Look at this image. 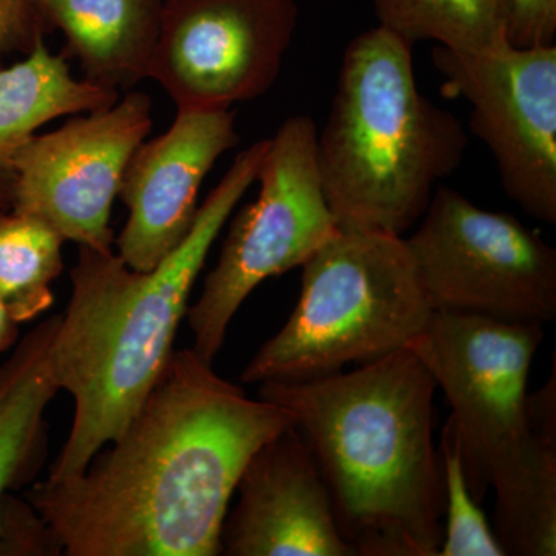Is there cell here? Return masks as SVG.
<instances>
[{
    "label": "cell",
    "instance_id": "3",
    "mask_svg": "<svg viewBox=\"0 0 556 556\" xmlns=\"http://www.w3.org/2000/svg\"><path fill=\"white\" fill-rule=\"evenodd\" d=\"M433 376L409 348L324 378L260 383L287 409L327 481L357 556H438L444 471L433 441Z\"/></svg>",
    "mask_w": 556,
    "mask_h": 556
},
{
    "label": "cell",
    "instance_id": "19",
    "mask_svg": "<svg viewBox=\"0 0 556 556\" xmlns=\"http://www.w3.org/2000/svg\"><path fill=\"white\" fill-rule=\"evenodd\" d=\"M64 243L42 219L0 211V305L17 325L35 320L53 305L51 285L64 269Z\"/></svg>",
    "mask_w": 556,
    "mask_h": 556
},
{
    "label": "cell",
    "instance_id": "11",
    "mask_svg": "<svg viewBox=\"0 0 556 556\" xmlns=\"http://www.w3.org/2000/svg\"><path fill=\"white\" fill-rule=\"evenodd\" d=\"M152 124V101L131 91L108 109L33 135L16 155L11 211L42 219L78 247L113 251V201Z\"/></svg>",
    "mask_w": 556,
    "mask_h": 556
},
{
    "label": "cell",
    "instance_id": "2",
    "mask_svg": "<svg viewBox=\"0 0 556 556\" xmlns=\"http://www.w3.org/2000/svg\"><path fill=\"white\" fill-rule=\"evenodd\" d=\"M266 146L262 139L236 156L186 239L155 268L135 270L113 251L79 247L72 298L51 343L58 386L75 412L49 481L83 473L159 383L208 251L257 181Z\"/></svg>",
    "mask_w": 556,
    "mask_h": 556
},
{
    "label": "cell",
    "instance_id": "16",
    "mask_svg": "<svg viewBox=\"0 0 556 556\" xmlns=\"http://www.w3.org/2000/svg\"><path fill=\"white\" fill-rule=\"evenodd\" d=\"M60 317L40 321L0 367V510L11 490L42 466L46 412L61 391L51 362Z\"/></svg>",
    "mask_w": 556,
    "mask_h": 556
},
{
    "label": "cell",
    "instance_id": "12",
    "mask_svg": "<svg viewBox=\"0 0 556 556\" xmlns=\"http://www.w3.org/2000/svg\"><path fill=\"white\" fill-rule=\"evenodd\" d=\"M239 142L233 110H178L166 134L135 150L118 193L129 217L116 254L127 266L153 269L179 247L199 214L204 178Z\"/></svg>",
    "mask_w": 556,
    "mask_h": 556
},
{
    "label": "cell",
    "instance_id": "7",
    "mask_svg": "<svg viewBox=\"0 0 556 556\" xmlns=\"http://www.w3.org/2000/svg\"><path fill=\"white\" fill-rule=\"evenodd\" d=\"M407 243L434 311L511 324L556 317V251L506 212L439 185Z\"/></svg>",
    "mask_w": 556,
    "mask_h": 556
},
{
    "label": "cell",
    "instance_id": "13",
    "mask_svg": "<svg viewBox=\"0 0 556 556\" xmlns=\"http://www.w3.org/2000/svg\"><path fill=\"white\" fill-rule=\"evenodd\" d=\"M226 514L222 555L357 556L336 517L316 456L295 426L248 460Z\"/></svg>",
    "mask_w": 556,
    "mask_h": 556
},
{
    "label": "cell",
    "instance_id": "4",
    "mask_svg": "<svg viewBox=\"0 0 556 556\" xmlns=\"http://www.w3.org/2000/svg\"><path fill=\"white\" fill-rule=\"evenodd\" d=\"M413 49L379 25L348 43L317 131L321 186L339 230L404 237L466 156L460 121L417 87Z\"/></svg>",
    "mask_w": 556,
    "mask_h": 556
},
{
    "label": "cell",
    "instance_id": "14",
    "mask_svg": "<svg viewBox=\"0 0 556 556\" xmlns=\"http://www.w3.org/2000/svg\"><path fill=\"white\" fill-rule=\"evenodd\" d=\"M50 31L67 38V54L84 79L105 89H131L149 78L164 0H38Z\"/></svg>",
    "mask_w": 556,
    "mask_h": 556
},
{
    "label": "cell",
    "instance_id": "23",
    "mask_svg": "<svg viewBox=\"0 0 556 556\" xmlns=\"http://www.w3.org/2000/svg\"><path fill=\"white\" fill-rule=\"evenodd\" d=\"M507 42L518 49L555 46L556 0H506Z\"/></svg>",
    "mask_w": 556,
    "mask_h": 556
},
{
    "label": "cell",
    "instance_id": "10",
    "mask_svg": "<svg viewBox=\"0 0 556 556\" xmlns=\"http://www.w3.org/2000/svg\"><path fill=\"white\" fill-rule=\"evenodd\" d=\"M294 0H164L149 78L177 110H229L273 87L295 28Z\"/></svg>",
    "mask_w": 556,
    "mask_h": 556
},
{
    "label": "cell",
    "instance_id": "25",
    "mask_svg": "<svg viewBox=\"0 0 556 556\" xmlns=\"http://www.w3.org/2000/svg\"><path fill=\"white\" fill-rule=\"evenodd\" d=\"M17 336H20V325L0 305V353H5L16 345Z\"/></svg>",
    "mask_w": 556,
    "mask_h": 556
},
{
    "label": "cell",
    "instance_id": "9",
    "mask_svg": "<svg viewBox=\"0 0 556 556\" xmlns=\"http://www.w3.org/2000/svg\"><path fill=\"white\" fill-rule=\"evenodd\" d=\"M433 64L444 94L470 105V129L492 152L504 192L530 217L556 225V46L434 47Z\"/></svg>",
    "mask_w": 556,
    "mask_h": 556
},
{
    "label": "cell",
    "instance_id": "24",
    "mask_svg": "<svg viewBox=\"0 0 556 556\" xmlns=\"http://www.w3.org/2000/svg\"><path fill=\"white\" fill-rule=\"evenodd\" d=\"M526 427L529 433L556 438V367L535 393L526 396Z\"/></svg>",
    "mask_w": 556,
    "mask_h": 556
},
{
    "label": "cell",
    "instance_id": "6",
    "mask_svg": "<svg viewBox=\"0 0 556 556\" xmlns=\"http://www.w3.org/2000/svg\"><path fill=\"white\" fill-rule=\"evenodd\" d=\"M260 192L230 223L217 266L186 317L192 350L214 364L244 300L270 277L302 268L339 232L317 163V129L291 116L268 139L257 174Z\"/></svg>",
    "mask_w": 556,
    "mask_h": 556
},
{
    "label": "cell",
    "instance_id": "15",
    "mask_svg": "<svg viewBox=\"0 0 556 556\" xmlns=\"http://www.w3.org/2000/svg\"><path fill=\"white\" fill-rule=\"evenodd\" d=\"M116 101L118 91L73 78L65 54H51L43 40L24 61L0 70V211L11 208L16 155L36 130Z\"/></svg>",
    "mask_w": 556,
    "mask_h": 556
},
{
    "label": "cell",
    "instance_id": "22",
    "mask_svg": "<svg viewBox=\"0 0 556 556\" xmlns=\"http://www.w3.org/2000/svg\"><path fill=\"white\" fill-rule=\"evenodd\" d=\"M47 33L38 0H0V70L10 54L28 56Z\"/></svg>",
    "mask_w": 556,
    "mask_h": 556
},
{
    "label": "cell",
    "instance_id": "1",
    "mask_svg": "<svg viewBox=\"0 0 556 556\" xmlns=\"http://www.w3.org/2000/svg\"><path fill=\"white\" fill-rule=\"evenodd\" d=\"M294 426L192 348L175 350L144 404L78 477L38 482L28 504L68 556H217L248 460Z\"/></svg>",
    "mask_w": 556,
    "mask_h": 556
},
{
    "label": "cell",
    "instance_id": "17",
    "mask_svg": "<svg viewBox=\"0 0 556 556\" xmlns=\"http://www.w3.org/2000/svg\"><path fill=\"white\" fill-rule=\"evenodd\" d=\"M493 532L506 556L556 555V438L527 433L490 479Z\"/></svg>",
    "mask_w": 556,
    "mask_h": 556
},
{
    "label": "cell",
    "instance_id": "18",
    "mask_svg": "<svg viewBox=\"0 0 556 556\" xmlns=\"http://www.w3.org/2000/svg\"><path fill=\"white\" fill-rule=\"evenodd\" d=\"M383 30L405 42L478 53L507 42L506 0H372Z\"/></svg>",
    "mask_w": 556,
    "mask_h": 556
},
{
    "label": "cell",
    "instance_id": "8",
    "mask_svg": "<svg viewBox=\"0 0 556 556\" xmlns=\"http://www.w3.org/2000/svg\"><path fill=\"white\" fill-rule=\"evenodd\" d=\"M543 338V325L434 311L407 346L447 397L464 477L479 504L497 464L529 433L527 382Z\"/></svg>",
    "mask_w": 556,
    "mask_h": 556
},
{
    "label": "cell",
    "instance_id": "20",
    "mask_svg": "<svg viewBox=\"0 0 556 556\" xmlns=\"http://www.w3.org/2000/svg\"><path fill=\"white\" fill-rule=\"evenodd\" d=\"M439 455L444 471V536L438 556H506L493 527L471 495L452 424L442 428Z\"/></svg>",
    "mask_w": 556,
    "mask_h": 556
},
{
    "label": "cell",
    "instance_id": "21",
    "mask_svg": "<svg viewBox=\"0 0 556 556\" xmlns=\"http://www.w3.org/2000/svg\"><path fill=\"white\" fill-rule=\"evenodd\" d=\"M60 555V544L38 511L27 503L3 500L0 510V555Z\"/></svg>",
    "mask_w": 556,
    "mask_h": 556
},
{
    "label": "cell",
    "instance_id": "5",
    "mask_svg": "<svg viewBox=\"0 0 556 556\" xmlns=\"http://www.w3.org/2000/svg\"><path fill=\"white\" fill-rule=\"evenodd\" d=\"M302 269L295 309L241 382H299L371 364L407 348L434 313L404 237L339 230Z\"/></svg>",
    "mask_w": 556,
    "mask_h": 556
}]
</instances>
